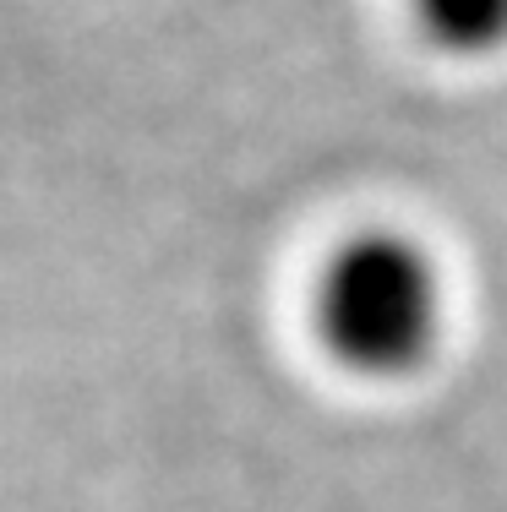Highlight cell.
Returning <instances> with one entry per match:
<instances>
[{"instance_id":"6da1fadb","label":"cell","mask_w":507,"mask_h":512,"mask_svg":"<svg viewBox=\"0 0 507 512\" xmlns=\"http://www.w3.org/2000/svg\"><path fill=\"white\" fill-rule=\"evenodd\" d=\"M311 316L322 349L344 371L366 382H398L437 355L448 295L426 246L393 229H366L322 262Z\"/></svg>"},{"instance_id":"7a4b0ae2","label":"cell","mask_w":507,"mask_h":512,"mask_svg":"<svg viewBox=\"0 0 507 512\" xmlns=\"http://www.w3.org/2000/svg\"><path fill=\"white\" fill-rule=\"evenodd\" d=\"M409 17L442 55L480 60L507 50V0H409Z\"/></svg>"}]
</instances>
